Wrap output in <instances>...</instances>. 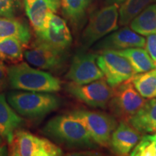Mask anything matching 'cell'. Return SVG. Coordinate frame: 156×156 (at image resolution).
<instances>
[{
	"label": "cell",
	"instance_id": "6da1fadb",
	"mask_svg": "<svg viewBox=\"0 0 156 156\" xmlns=\"http://www.w3.org/2000/svg\"><path fill=\"white\" fill-rule=\"evenodd\" d=\"M42 132L69 149H94L98 146L85 126L69 114L53 117L44 126Z\"/></svg>",
	"mask_w": 156,
	"mask_h": 156
},
{
	"label": "cell",
	"instance_id": "7a4b0ae2",
	"mask_svg": "<svg viewBox=\"0 0 156 156\" xmlns=\"http://www.w3.org/2000/svg\"><path fill=\"white\" fill-rule=\"evenodd\" d=\"M9 84L13 89L32 92L54 93L61 89V81L51 74L34 69L25 62L8 67Z\"/></svg>",
	"mask_w": 156,
	"mask_h": 156
},
{
	"label": "cell",
	"instance_id": "3957f363",
	"mask_svg": "<svg viewBox=\"0 0 156 156\" xmlns=\"http://www.w3.org/2000/svg\"><path fill=\"white\" fill-rule=\"evenodd\" d=\"M7 101L17 114L30 119H41L60 106L58 97L44 92H12Z\"/></svg>",
	"mask_w": 156,
	"mask_h": 156
},
{
	"label": "cell",
	"instance_id": "277c9868",
	"mask_svg": "<svg viewBox=\"0 0 156 156\" xmlns=\"http://www.w3.org/2000/svg\"><path fill=\"white\" fill-rule=\"evenodd\" d=\"M69 114L85 126L98 145L109 147L112 132L118 125L114 116L101 112L84 109L73 111Z\"/></svg>",
	"mask_w": 156,
	"mask_h": 156
},
{
	"label": "cell",
	"instance_id": "5b68a950",
	"mask_svg": "<svg viewBox=\"0 0 156 156\" xmlns=\"http://www.w3.org/2000/svg\"><path fill=\"white\" fill-rule=\"evenodd\" d=\"M119 9L118 4L114 3L91 15L81 36L84 48L90 47L101 38L118 29Z\"/></svg>",
	"mask_w": 156,
	"mask_h": 156
},
{
	"label": "cell",
	"instance_id": "8992f818",
	"mask_svg": "<svg viewBox=\"0 0 156 156\" xmlns=\"http://www.w3.org/2000/svg\"><path fill=\"white\" fill-rule=\"evenodd\" d=\"M145 101L129 79L113 87V95L108 108L115 118L128 122Z\"/></svg>",
	"mask_w": 156,
	"mask_h": 156
},
{
	"label": "cell",
	"instance_id": "52a82bcc",
	"mask_svg": "<svg viewBox=\"0 0 156 156\" xmlns=\"http://www.w3.org/2000/svg\"><path fill=\"white\" fill-rule=\"evenodd\" d=\"M9 147L13 156H58L63 151L51 140L24 130L15 132Z\"/></svg>",
	"mask_w": 156,
	"mask_h": 156
},
{
	"label": "cell",
	"instance_id": "ba28073f",
	"mask_svg": "<svg viewBox=\"0 0 156 156\" xmlns=\"http://www.w3.org/2000/svg\"><path fill=\"white\" fill-rule=\"evenodd\" d=\"M66 90L78 101L93 108H108L113 95V87L103 77L84 85L69 83Z\"/></svg>",
	"mask_w": 156,
	"mask_h": 156
},
{
	"label": "cell",
	"instance_id": "9c48e42d",
	"mask_svg": "<svg viewBox=\"0 0 156 156\" xmlns=\"http://www.w3.org/2000/svg\"><path fill=\"white\" fill-rule=\"evenodd\" d=\"M96 62L112 87L128 80L136 74L128 60L115 51H101Z\"/></svg>",
	"mask_w": 156,
	"mask_h": 156
},
{
	"label": "cell",
	"instance_id": "30bf717a",
	"mask_svg": "<svg viewBox=\"0 0 156 156\" xmlns=\"http://www.w3.org/2000/svg\"><path fill=\"white\" fill-rule=\"evenodd\" d=\"M35 32L36 41L60 50L67 51L73 41L67 22L53 12L48 13L43 28Z\"/></svg>",
	"mask_w": 156,
	"mask_h": 156
},
{
	"label": "cell",
	"instance_id": "8fae6325",
	"mask_svg": "<svg viewBox=\"0 0 156 156\" xmlns=\"http://www.w3.org/2000/svg\"><path fill=\"white\" fill-rule=\"evenodd\" d=\"M97 55L79 51L74 56L66 77L78 85H84L103 78V74L98 66Z\"/></svg>",
	"mask_w": 156,
	"mask_h": 156
},
{
	"label": "cell",
	"instance_id": "7c38bea8",
	"mask_svg": "<svg viewBox=\"0 0 156 156\" xmlns=\"http://www.w3.org/2000/svg\"><path fill=\"white\" fill-rule=\"evenodd\" d=\"M24 56L32 65L44 70H55L65 62L67 51L58 49L39 42H34L32 48L25 51Z\"/></svg>",
	"mask_w": 156,
	"mask_h": 156
},
{
	"label": "cell",
	"instance_id": "4fadbf2b",
	"mask_svg": "<svg viewBox=\"0 0 156 156\" xmlns=\"http://www.w3.org/2000/svg\"><path fill=\"white\" fill-rule=\"evenodd\" d=\"M145 39L128 27L116 30L95 46L99 51H121L133 47H145Z\"/></svg>",
	"mask_w": 156,
	"mask_h": 156
},
{
	"label": "cell",
	"instance_id": "5bb4252c",
	"mask_svg": "<svg viewBox=\"0 0 156 156\" xmlns=\"http://www.w3.org/2000/svg\"><path fill=\"white\" fill-rule=\"evenodd\" d=\"M140 138L141 133L140 132L129 122L121 121L112 132L109 147L116 155H129Z\"/></svg>",
	"mask_w": 156,
	"mask_h": 156
},
{
	"label": "cell",
	"instance_id": "9a60e30c",
	"mask_svg": "<svg viewBox=\"0 0 156 156\" xmlns=\"http://www.w3.org/2000/svg\"><path fill=\"white\" fill-rule=\"evenodd\" d=\"M23 6L35 31L44 26L48 13H56L62 5L61 0H23Z\"/></svg>",
	"mask_w": 156,
	"mask_h": 156
},
{
	"label": "cell",
	"instance_id": "2e32d148",
	"mask_svg": "<svg viewBox=\"0 0 156 156\" xmlns=\"http://www.w3.org/2000/svg\"><path fill=\"white\" fill-rule=\"evenodd\" d=\"M23 124V119L12 108L5 95L0 93V136L10 144L15 132Z\"/></svg>",
	"mask_w": 156,
	"mask_h": 156
},
{
	"label": "cell",
	"instance_id": "e0dca14e",
	"mask_svg": "<svg viewBox=\"0 0 156 156\" xmlns=\"http://www.w3.org/2000/svg\"><path fill=\"white\" fill-rule=\"evenodd\" d=\"M141 134L156 132V98L146 101L140 110L128 121Z\"/></svg>",
	"mask_w": 156,
	"mask_h": 156
},
{
	"label": "cell",
	"instance_id": "ac0fdd59",
	"mask_svg": "<svg viewBox=\"0 0 156 156\" xmlns=\"http://www.w3.org/2000/svg\"><path fill=\"white\" fill-rule=\"evenodd\" d=\"M15 37L24 46H27L31 38L30 28L26 23L15 17H0V39Z\"/></svg>",
	"mask_w": 156,
	"mask_h": 156
},
{
	"label": "cell",
	"instance_id": "d6986e66",
	"mask_svg": "<svg viewBox=\"0 0 156 156\" xmlns=\"http://www.w3.org/2000/svg\"><path fill=\"white\" fill-rule=\"evenodd\" d=\"M115 51L128 60L136 74L145 73L156 68V64L147 50L142 47H133Z\"/></svg>",
	"mask_w": 156,
	"mask_h": 156
},
{
	"label": "cell",
	"instance_id": "ffe728a7",
	"mask_svg": "<svg viewBox=\"0 0 156 156\" xmlns=\"http://www.w3.org/2000/svg\"><path fill=\"white\" fill-rule=\"evenodd\" d=\"M130 28L141 36L156 34V3L147 6L130 23Z\"/></svg>",
	"mask_w": 156,
	"mask_h": 156
},
{
	"label": "cell",
	"instance_id": "44dd1931",
	"mask_svg": "<svg viewBox=\"0 0 156 156\" xmlns=\"http://www.w3.org/2000/svg\"><path fill=\"white\" fill-rule=\"evenodd\" d=\"M62 12L73 27L83 23L92 0H61Z\"/></svg>",
	"mask_w": 156,
	"mask_h": 156
},
{
	"label": "cell",
	"instance_id": "7402d4cb",
	"mask_svg": "<svg viewBox=\"0 0 156 156\" xmlns=\"http://www.w3.org/2000/svg\"><path fill=\"white\" fill-rule=\"evenodd\" d=\"M134 88L144 98H156V68L130 78Z\"/></svg>",
	"mask_w": 156,
	"mask_h": 156
},
{
	"label": "cell",
	"instance_id": "603a6c76",
	"mask_svg": "<svg viewBox=\"0 0 156 156\" xmlns=\"http://www.w3.org/2000/svg\"><path fill=\"white\" fill-rule=\"evenodd\" d=\"M156 0H124L119 9V24L125 26L129 24L136 15Z\"/></svg>",
	"mask_w": 156,
	"mask_h": 156
},
{
	"label": "cell",
	"instance_id": "cb8c5ba5",
	"mask_svg": "<svg viewBox=\"0 0 156 156\" xmlns=\"http://www.w3.org/2000/svg\"><path fill=\"white\" fill-rule=\"evenodd\" d=\"M24 45L18 38L8 37L0 39V59L17 63L23 59Z\"/></svg>",
	"mask_w": 156,
	"mask_h": 156
},
{
	"label": "cell",
	"instance_id": "d4e9b609",
	"mask_svg": "<svg viewBox=\"0 0 156 156\" xmlns=\"http://www.w3.org/2000/svg\"><path fill=\"white\" fill-rule=\"evenodd\" d=\"M132 156H156V140L150 136L144 135L133 148L129 154Z\"/></svg>",
	"mask_w": 156,
	"mask_h": 156
},
{
	"label": "cell",
	"instance_id": "484cf974",
	"mask_svg": "<svg viewBox=\"0 0 156 156\" xmlns=\"http://www.w3.org/2000/svg\"><path fill=\"white\" fill-rule=\"evenodd\" d=\"M22 0H0V17H15L22 8Z\"/></svg>",
	"mask_w": 156,
	"mask_h": 156
},
{
	"label": "cell",
	"instance_id": "4316f807",
	"mask_svg": "<svg viewBox=\"0 0 156 156\" xmlns=\"http://www.w3.org/2000/svg\"><path fill=\"white\" fill-rule=\"evenodd\" d=\"M145 46L147 53L151 56L154 63L156 64V34L147 36Z\"/></svg>",
	"mask_w": 156,
	"mask_h": 156
},
{
	"label": "cell",
	"instance_id": "83f0119b",
	"mask_svg": "<svg viewBox=\"0 0 156 156\" xmlns=\"http://www.w3.org/2000/svg\"><path fill=\"white\" fill-rule=\"evenodd\" d=\"M8 83V67H6L2 60L0 59V90L5 89Z\"/></svg>",
	"mask_w": 156,
	"mask_h": 156
},
{
	"label": "cell",
	"instance_id": "f1b7e54d",
	"mask_svg": "<svg viewBox=\"0 0 156 156\" xmlns=\"http://www.w3.org/2000/svg\"><path fill=\"white\" fill-rule=\"evenodd\" d=\"M9 153L8 147L5 145H2L0 146V156L2 155H7Z\"/></svg>",
	"mask_w": 156,
	"mask_h": 156
},
{
	"label": "cell",
	"instance_id": "f546056e",
	"mask_svg": "<svg viewBox=\"0 0 156 156\" xmlns=\"http://www.w3.org/2000/svg\"><path fill=\"white\" fill-rule=\"evenodd\" d=\"M109 1L112 2L113 3H116V4H118V3H119V2H124V0H109Z\"/></svg>",
	"mask_w": 156,
	"mask_h": 156
},
{
	"label": "cell",
	"instance_id": "4dcf8cb0",
	"mask_svg": "<svg viewBox=\"0 0 156 156\" xmlns=\"http://www.w3.org/2000/svg\"><path fill=\"white\" fill-rule=\"evenodd\" d=\"M150 136H151L153 140H156V132L154 134H153V135H151V134H150Z\"/></svg>",
	"mask_w": 156,
	"mask_h": 156
},
{
	"label": "cell",
	"instance_id": "1f68e13d",
	"mask_svg": "<svg viewBox=\"0 0 156 156\" xmlns=\"http://www.w3.org/2000/svg\"><path fill=\"white\" fill-rule=\"evenodd\" d=\"M1 143H2V139L0 138V145H1Z\"/></svg>",
	"mask_w": 156,
	"mask_h": 156
}]
</instances>
